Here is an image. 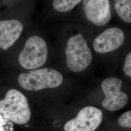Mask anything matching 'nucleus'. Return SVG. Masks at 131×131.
<instances>
[{
    "instance_id": "12",
    "label": "nucleus",
    "mask_w": 131,
    "mask_h": 131,
    "mask_svg": "<svg viewBox=\"0 0 131 131\" xmlns=\"http://www.w3.org/2000/svg\"><path fill=\"white\" fill-rule=\"evenodd\" d=\"M118 124L122 127L131 128V111H128L122 114L120 117H119Z\"/></svg>"
},
{
    "instance_id": "11",
    "label": "nucleus",
    "mask_w": 131,
    "mask_h": 131,
    "mask_svg": "<svg viewBox=\"0 0 131 131\" xmlns=\"http://www.w3.org/2000/svg\"><path fill=\"white\" fill-rule=\"evenodd\" d=\"M82 0H53V9L60 12H68L73 9Z\"/></svg>"
},
{
    "instance_id": "4",
    "label": "nucleus",
    "mask_w": 131,
    "mask_h": 131,
    "mask_svg": "<svg viewBox=\"0 0 131 131\" xmlns=\"http://www.w3.org/2000/svg\"><path fill=\"white\" fill-rule=\"evenodd\" d=\"M48 57V48L42 38L34 36L29 38L19 56V63L27 70H35L42 67Z\"/></svg>"
},
{
    "instance_id": "2",
    "label": "nucleus",
    "mask_w": 131,
    "mask_h": 131,
    "mask_svg": "<svg viewBox=\"0 0 131 131\" xmlns=\"http://www.w3.org/2000/svg\"><path fill=\"white\" fill-rule=\"evenodd\" d=\"M63 77L57 70L43 68L21 73L18 78L21 88L29 91H38L45 89H53L59 86Z\"/></svg>"
},
{
    "instance_id": "1",
    "label": "nucleus",
    "mask_w": 131,
    "mask_h": 131,
    "mask_svg": "<svg viewBox=\"0 0 131 131\" xmlns=\"http://www.w3.org/2000/svg\"><path fill=\"white\" fill-rule=\"evenodd\" d=\"M0 114L11 122L25 125L31 117L28 100L16 89H10L0 101Z\"/></svg>"
},
{
    "instance_id": "9",
    "label": "nucleus",
    "mask_w": 131,
    "mask_h": 131,
    "mask_svg": "<svg viewBox=\"0 0 131 131\" xmlns=\"http://www.w3.org/2000/svg\"><path fill=\"white\" fill-rule=\"evenodd\" d=\"M24 29L22 23L17 19L0 21V49L6 51L19 38Z\"/></svg>"
},
{
    "instance_id": "5",
    "label": "nucleus",
    "mask_w": 131,
    "mask_h": 131,
    "mask_svg": "<svg viewBox=\"0 0 131 131\" xmlns=\"http://www.w3.org/2000/svg\"><path fill=\"white\" fill-rule=\"evenodd\" d=\"M103 112L98 108L86 106L82 109L77 116L67 122L65 131H94L103 121Z\"/></svg>"
},
{
    "instance_id": "6",
    "label": "nucleus",
    "mask_w": 131,
    "mask_h": 131,
    "mask_svg": "<svg viewBox=\"0 0 131 131\" xmlns=\"http://www.w3.org/2000/svg\"><path fill=\"white\" fill-rule=\"evenodd\" d=\"M122 80L109 77L104 80L102 83V89L105 95L102 105L104 108L115 111L124 107L129 101L128 95L121 90Z\"/></svg>"
},
{
    "instance_id": "10",
    "label": "nucleus",
    "mask_w": 131,
    "mask_h": 131,
    "mask_svg": "<svg viewBox=\"0 0 131 131\" xmlns=\"http://www.w3.org/2000/svg\"><path fill=\"white\" fill-rule=\"evenodd\" d=\"M115 8L120 18L125 23H131V0H115Z\"/></svg>"
},
{
    "instance_id": "13",
    "label": "nucleus",
    "mask_w": 131,
    "mask_h": 131,
    "mask_svg": "<svg viewBox=\"0 0 131 131\" xmlns=\"http://www.w3.org/2000/svg\"><path fill=\"white\" fill-rule=\"evenodd\" d=\"M8 121L0 114V131H13Z\"/></svg>"
},
{
    "instance_id": "8",
    "label": "nucleus",
    "mask_w": 131,
    "mask_h": 131,
    "mask_svg": "<svg viewBox=\"0 0 131 131\" xmlns=\"http://www.w3.org/2000/svg\"><path fill=\"white\" fill-rule=\"evenodd\" d=\"M125 40L124 33L117 27L109 28L95 38L93 42L94 50L99 53H105L117 50Z\"/></svg>"
},
{
    "instance_id": "7",
    "label": "nucleus",
    "mask_w": 131,
    "mask_h": 131,
    "mask_svg": "<svg viewBox=\"0 0 131 131\" xmlns=\"http://www.w3.org/2000/svg\"><path fill=\"white\" fill-rule=\"evenodd\" d=\"M83 5L86 17L92 24L103 26L110 20L109 0H83Z\"/></svg>"
},
{
    "instance_id": "14",
    "label": "nucleus",
    "mask_w": 131,
    "mask_h": 131,
    "mask_svg": "<svg viewBox=\"0 0 131 131\" xmlns=\"http://www.w3.org/2000/svg\"><path fill=\"white\" fill-rule=\"evenodd\" d=\"M123 71L126 75L131 77V53L128 54L126 57Z\"/></svg>"
},
{
    "instance_id": "3",
    "label": "nucleus",
    "mask_w": 131,
    "mask_h": 131,
    "mask_svg": "<svg viewBox=\"0 0 131 131\" xmlns=\"http://www.w3.org/2000/svg\"><path fill=\"white\" fill-rule=\"evenodd\" d=\"M67 65L70 70L80 72L90 64L92 52L83 36L80 34L71 37L66 47Z\"/></svg>"
}]
</instances>
